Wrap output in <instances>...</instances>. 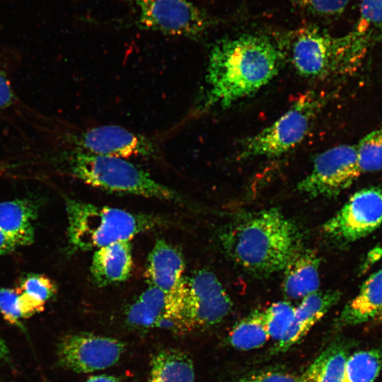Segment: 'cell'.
Returning a JSON list of instances; mask_svg holds the SVG:
<instances>
[{"label":"cell","instance_id":"18","mask_svg":"<svg viewBox=\"0 0 382 382\" xmlns=\"http://www.w3.org/2000/svg\"><path fill=\"white\" fill-rule=\"evenodd\" d=\"M320 260L311 250L299 249L284 269L283 288L291 299H301L318 291Z\"/></svg>","mask_w":382,"mask_h":382},{"label":"cell","instance_id":"24","mask_svg":"<svg viewBox=\"0 0 382 382\" xmlns=\"http://www.w3.org/2000/svg\"><path fill=\"white\" fill-rule=\"evenodd\" d=\"M270 338L263 321V311L255 310L238 322L228 341L234 348L250 350L262 347Z\"/></svg>","mask_w":382,"mask_h":382},{"label":"cell","instance_id":"27","mask_svg":"<svg viewBox=\"0 0 382 382\" xmlns=\"http://www.w3.org/2000/svg\"><path fill=\"white\" fill-rule=\"evenodd\" d=\"M358 163L361 171L382 169V129L371 132L357 146Z\"/></svg>","mask_w":382,"mask_h":382},{"label":"cell","instance_id":"32","mask_svg":"<svg viewBox=\"0 0 382 382\" xmlns=\"http://www.w3.org/2000/svg\"><path fill=\"white\" fill-rule=\"evenodd\" d=\"M18 245L0 229V255H6L14 251Z\"/></svg>","mask_w":382,"mask_h":382},{"label":"cell","instance_id":"25","mask_svg":"<svg viewBox=\"0 0 382 382\" xmlns=\"http://www.w3.org/2000/svg\"><path fill=\"white\" fill-rule=\"evenodd\" d=\"M382 369V351L361 350L349 354L342 382H374Z\"/></svg>","mask_w":382,"mask_h":382},{"label":"cell","instance_id":"16","mask_svg":"<svg viewBox=\"0 0 382 382\" xmlns=\"http://www.w3.org/2000/svg\"><path fill=\"white\" fill-rule=\"evenodd\" d=\"M132 251L130 241H118L95 250L91 274L99 286L127 280L132 270Z\"/></svg>","mask_w":382,"mask_h":382},{"label":"cell","instance_id":"22","mask_svg":"<svg viewBox=\"0 0 382 382\" xmlns=\"http://www.w3.org/2000/svg\"><path fill=\"white\" fill-rule=\"evenodd\" d=\"M349 356L345 342H332L298 378L299 382H342Z\"/></svg>","mask_w":382,"mask_h":382},{"label":"cell","instance_id":"3","mask_svg":"<svg viewBox=\"0 0 382 382\" xmlns=\"http://www.w3.org/2000/svg\"><path fill=\"white\" fill-rule=\"evenodd\" d=\"M65 207L70 253L96 250L118 241H130L137 235L163 223L154 215L69 198L65 201Z\"/></svg>","mask_w":382,"mask_h":382},{"label":"cell","instance_id":"10","mask_svg":"<svg viewBox=\"0 0 382 382\" xmlns=\"http://www.w3.org/2000/svg\"><path fill=\"white\" fill-rule=\"evenodd\" d=\"M125 349L123 342L88 332L68 335L59 342L57 357L64 368L87 374L117 364Z\"/></svg>","mask_w":382,"mask_h":382},{"label":"cell","instance_id":"5","mask_svg":"<svg viewBox=\"0 0 382 382\" xmlns=\"http://www.w3.org/2000/svg\"><path fill=\"white\" fill-rule=\"evenodd\" d=\"M321 106L317 93L303 95L270 125L245 139L238 159L278 156L296 147L307 135Z\"/></svg>","mask_w":382,"mask_h":382},{"label":"cell","instance_id":"34","mask_svg":"<svg viewBox=\"0 0 382 382\" xmlns=\"http://www.w3.org/2000/svg\"><path fill=\"white\" fill-rule=\"evenodd\" d=\"M8 354V347L4 340L0 336V361L5 359Z\"/></svg>","mask_w":382,"mask_h":382},{"label":"cell","instance_id":"13","mask_svg":"<svg viewBox=\"0 0 382 382\" xmlns=\"http://www.w3.org/2000/svg\"><path fill=\"white\" fill-rule=\"evenodd\" d=\"M291 60L302 76H324L338 61L335 38L318 28H303L292 41Z\"/></svg>","mask_w":382,"mask_h":382},{"label":"cell","instance_id":"20","mask_svg":"<svg viewBox=\"0 0 382 382\" xmlns=\"http://www.w3.org/2000/svg\"><path fill=\"white\" fill-rule=\"evenodd\" d=\"M381 308L382 270L372 274L358 295L345 306L337 325H354L374 319Z\"/></svg>","mask_w":382,"mask_h":382},{"label":"cell","instance_id":"2","mask_svg":"<svg viewBox=\"0 0 382 382\" xmlns=\"http://www.w3.org/2000/svg\"><path fill=\"white\" fill-rule=\"evenodd\" d=\"M233 261L250 272L271 274L285 268L300 249L297 226L277 209L242 216L221 236Z\"/></svg>","mask_w":382,"mask_h":382},{"label":"cell","instance_id":"8","mask_svg":"<svg viewBox=\"0 0 382 382\" xmlns=\"http://www.w3.org/2000/svg\"><path fill=\"white\" fill-rule=\"evenodd\" d=\"M232 302L211 272L201 270L185 280L183 298V331L215 325L231 311Z\"/></svg>","mask_w":382,"mask_h":382},{"label":"cell","instance_id":"23","mask_svg":"<svg viewBox=\"0 0 382 382\" xmlns=\"http://www.w3.org/2000/svg\"><path fill=\"white\" fill-rule=\"evenodd\" d=\"M17 289L23 319L42 311L47 301L57 292L55 284L47 276L40 274L26 275Z\"/></svg>","mask_w":382,"mask_h":382},{"label":"cell","instance_id":"14","mask_svg":"<svg viewBox=\"0 0 382 382\" xmlns=\"http://www.w3.org/2000/svg\"><path fill=\"white\" fill-rule=\"evenodd\" d=\"M340 299L339 291H318L303 298L295 309L287 331L272 348L270 354H277L289 350L307 334Z\"/></svg>","mask_w":382,"mask_h":382},{"label":"cell","instance_id":"33","mask_svg":"<svg viewBox=\"0 0 382 382\" xmlns=\"http://www.w3.org/2000/svg\"><path fill=\"white\" fill-rule=\"evenodd\" d=\"M86 382H119V381L113 376L101 374L91 376Z\"/></svg>","mask_w":382,"mask_h":382},{"label":"cell","instance_id":"15","mask_svg":"<svg viewBox=\"0 0 382 382\" xmlns=\"http://www.w3.org/2000/svg\"><path fill=\"white\" fill-rule=\"evenodd\" d=\"M184 270L181 253L166 241L158 240L147 259L146 275L149 285L167 294H178L185 286Z\"/></svg>","mask_w":382,"mask_h":382},{"label":"cell","instance_id":"26","mask_svg":"<svg viewBox=\"0 0 382 382\" xmlns=\"http://www.w3.org/2000/svg\"><path fill=\"white\" fill-rule=\"evenodd\" d=\"M295 309L289 302L278 301L263 311L264 325L270 337L279 342L284 337L291 323Z\"/></svg>","mask_w":382,"mask_h":382},{"label":"cell","instance_id":"29","mask_svg":"<svg viewBox=\"0 0 382 382\" xmlns=\"http://www.w3.org/2000/svg\"><path fill=\"white\" fill-rule=\"evenodd\" d=\"M0 313L8 323L23 328L17 288L0 289Z\"/></svg>","mask_w":382,"mask_h":382},{"label":"cell","instance_id":"19","mask_svg":"<svg viewBox=\"0 0 382 382\" xmlns=\"http://www.w3.org/2000/svg\"><path fill=\"white\" fill-rule=\"evenodd\" d=\"M37 208L28 199L0 202V229L20 246L29 245L34 241V221Z\"/></svg>","mask_w":382,"mask_h":382},{"label":"cell","instance_id":"7","mask_svg":"<svg viewBox=\"0 0 382 382\" xmlns=\"http://www.w3.org/2000/svg\"><path fill=\"white\" fill-rule=\"evenodd\" d=\"M64 140L69 149L93 154L125 158L159 156L158 147L152 139L115 125L66 132Z\"/></svg>","mask_w":382,"mask_h":382},{"label":"cell","instance_id":"12","mask_svg":"<svg viewBox=\"0 0 382 382\" xmlns=\"http://www.w3.org/2000/svg\"><path fill=\"white\" fill-rule=\"evenodd\" d=\"M184 291L185 286L180 292L170 294L149 285L127 308V321L138 328H162L183 331Z\"/></svg>","mask_w":382,"mask_h":382},{"label":"cell","instance_id":"17","mask_svg":"<svg viewBox=\"0 0 382 382\" xmlns=\"http://www.w3.org/2000/svg\"><path fill=\"white\" fill-rule=\"evenodd\" d=\"M382 39V0H361L358 20L340 44L347 57L361 54Z\"/></svg>","mask_w":382,"mask_h":382},{"label":"cell","instance_id":"4","mask_svg":"<svg viewBox=\"0 0 382 382\" xmlns=\"http://www.w3.org/2000/svg\"><path fill=\"white\" fill-rule=\"evenodd\" d=\"M57 156L72 176L93 187L163 200L180 199L175 191L125 158L71 149Z\"/></svg>","mask_w":382,"mask_h":382},{"label":"cell","instance_id":"1","mask_svg":"<svg viewBox=\"0 0 382 382\" xmlns=\"http://www.w3.org/2000/svg\"><path fill=\"white\" fill-rule=\"evenodd\" d=\"M282 58L265 36L243 34L219 40L210 51L205 88L195 111L225 108L256 93L277 74Z\"/></svg>","mask_w":382,"mask_h":382},{"label":"cell","instance_id":"36","mask_svg":"<svg viewBox=\"0 0 382 382\" xmlns=\"http://www.w3.org/2000/svg\"><path fill=\"white\" fill-rule=\"evenodd\" d=\"M4 170V167L0 166V172Z\"/></svg>","mask_w":382,"mask_h":382},{"label":"cell","instance_id":"6","mask_svg":"<svg viewBox=\"0 0 382 382\" xmlns=\"http://www.w3.org/2000/svg\"><path fill=\"white\" fill-rule=\"evenodd\" d=\"M137 25L143 30L190 38L202 35L212 25L204 11L189 0H134Z\"/></svg>","mask_w":382,"mask_h":382},{"label":"cell","instance_id":"30","mask_svg":"<svg viewBox=\"0 0 382 382\" xmlns=\"http://www.w3.org/2000/svg\"><path fill=\"white\" fill-rule=\"evenodd\" d=\"M236 382H299V380L287 371L270 368L248 373Z\"/></svg>","mask_w":382,"mask_h":382},{"label":"cell","instance_id":"11","mask_svg":"<svg viewBox=\"0 0 382 382\" xmlns=\"http://www.w3.org/2000/svg\"><path fill=\"white\" fill-rule=\"evenodd\" d=\"M382 223V190H361L323 226L330 236L342 241H355L374 231Z\"/></svg>","mask_w":382,"mask_h":382},{"label":"cell","instance_id":"28","mask_svg":"<svg viewBox=\"0 0 382 382\" xmlns=\"http://www.w3.org/2000/svg\"><path fill=\"white\" fill-rule=\"evenodd\" d=\"M295 6L321 16L341 14L350 0H287Z\"/></svg>","mask_w":382,"mask_h":382},{"label":"cell","instance_id":"31","mask_svg":"<svg viewBox=\"0 0 382 382\" xmlns=\"http://www.w3.org/2000/svg\"><path fill=\"white\" fill-rule=\"evenodd\" d=\"M16 102V96L6 71L0 66V115Z\"/></svg>","mask_w":382,"mask_h":382},{"label":"cell","instance_id":"21","mask_svg":"<svg viewBox=\"0 0 382 382\" xmlns=\"http://www.w3.org/2000/svg\"><path fill=\"white\" fill-rule=\"evenodd\" d=\"M191 359L183 351L168 348L152 357L147 382H194Z\"/></svg>","mask_w":382,"mask_h":382},{"label":"cell","instance_id":"35","mask_svg":"<svg viewBox=\"0 0 382 382\" xmlns=\"http://www.w3.org/2000/svg\"><path fill=\"white\" fill-rule=\"evenodd\" d=\"M374 320H376L378 322H382V308L381 309L378 315L376 316Z\"/></svg>","mask_w":382,"mask_h":382},{"label":"cell","instance_id":"9","mask_svg":"<svg viewBox=\"0 0 382 382\" xmlns=\"http://www.w3.org/2000/svg\"><path fill=\"white\" fill-rule=\"evenodd\" d=\"M357 147L340 145L318 154L311 171L298 184V190L310 197H334L359 177Z\"/></svg>","mask_w":382,"mask_h":382}]
</instances>
